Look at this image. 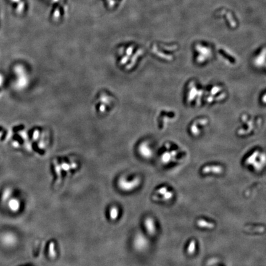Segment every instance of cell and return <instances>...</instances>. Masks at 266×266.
Returning a JSON list of instances; mask_svg holds the SVG:
<instances>
[{"label": "cell", "mask_w": 266, "mask_h": 266, "mask_svg": "<svg viewBox=\"0 0 266 266\" xmlns=\"http://www.w3.org/2000/svg\"><path fill=\"white\" fill-rule=\"evenodd\" d=\"M144 50L133 44L122 46L117 52V63L123 71L131 72L139 65Z\"/></svg>", "instance_id": "obj_1"}, {"label": "cell", "mask_w": 266, "mask_h": 266, "mask_svg": "<svg viewBox=\"0 0 266 266\" xmlns=\"http://www.w3.org/2000/svg\"><path fill=\"white\" fill-rule=\"evenodd\" d=\"M263 124L262 116L248 112L242 113L239 117L235 134L241 139L252 137L261 130Z\"/></svg>", "instance_id": "obj_2"}, {"label": "cell", "mask_w": 266, "mask_h": 266, "mask_svg": "<svg viewBox=\"0 0 266 266\" xmlns=\"http://www.w3.org/2000/svg\"><path fill=\"white\" fill-rule=\"evenodd\" d=\"M205 86L197 78L189 80L184 87V102L187 107L198 109L204 104Z\"/></svg>", "instance_id": "obj_3"}, {"label": "cell", "mask_w": 266, "mask_h": 266, "mask_svg": "<svg viewBox=\"0 0 266 266\" xmlns=\"http://www.w3.org/2000/svg\"><path fill=\"white\" fill-rule=\"evenodd\" d=\"M228 97V89L222 83H211L205 86L204 104L209 106L221 104L227 101Z\"/></svg>", "instance_id": "obj_4"}, {"label": "cell", "mask_w": 266, "mask_h": 266, "mask_svg": "<svg viewBox=\"0 0 266 266\" xmlns=\"http://www.w3.org/2000/svg\"><path fill=\"white\" fill-rule=\"evenodd\" d=\"M159 160L165 165H169L176 163L180 155L186 153L184 148L177 142L167 141L162 144L159 149Z\"/></svg>", "instance_id": "obj_5"}, {"label": "cell", "mask_w": 266, "mask_h": 266, "mask_svg": "<svg viewBox=\"0 0 266 266\" xmlns=\"http://www.w3.org/2000/svg\"><path fill=\"white\" fill-rule=\"evenodd\" d=\"M116 102L113 94L107 91H102L98 94L94 100V111L100 116L108 115L115 109Z\"/></svg>", "instance_id": "obj_6"}, {"label": "cell", "mask_w": 266, "mask_h": 266, "mask_svg": "<svg viewBox=\"0 0 266 266\" xmlns=\"http://www.w3.org/2000/svg\"><path fill=\"white\" fill-rule=\"evenodd\" d=\"M29 141L30 151L36 148L40 151H45L49 147L51 135L49 131L45 127H35L30 131Z\"/></svg>", "instance_id": "obj_7"}, {"label": "cell", "mask_w": 266, "mask_h": 266, "mask_svg": "<svg viewBox=\"0 0 266 266\" xmlns=\"http://www.w3.org/2000/svg\"><path fill=\"white\" fill-rule=\"evenodd\" d=\"M194 61L199 67H205L212 61L215 52L212 47L205 42H198L194 46Z\"/></svg>", "instance_id": "obj_8"}, {"label": "cell", "mask_w": 266, "mask_h": 266, "mask_svg": "<svg viewBox=\"0 0 266 266\" xmlns=\"http://www.w3.org/2000/svg\"><path fill=\"white\" fill-rule=\"evenodd\" d=\"M178 118L177 112L171 108H162L159 109L155 116V123L156 129L165 131L168 127L175 123Z\"/></svg>", "instance_id": "obj_9"}, {"label": "cell", "mask_w": 266, "mask_h": 266, "mask_svg": "<svg viewBox=\"0 0 266 266\" xmlns=\"http://www.w3.org/2000/svg\"><path fill=\"white\" fill-rule=\"evenodd\" d=\"M211 121L208 116L201 115L195 117L188 124L187 131L188 134L194 139L203 137L209 127Z\"/></svg>", "instance_id": "obj_10"}, {"label": "cell", "mask_w": 266, "mask_h": 266, "mask_svg": "<svg viewBox=\"0 0 266 266\" xmlns=\"http://www.w3.org/2000/svg\"><path fill=\"white\" fill-rule=\"evenodd\" d=\"M151 51L158 60L165 62H172L176 59L178 46L176 45L153 44Z\"/></svg>", "instance_id": "obj_11"}, {"label": "cell", "mask_w": 266, "mask_h": 266, "mask_svg": "<svg viewBox=\"0 0 266 266\" xmlns=\"http://www.w3.org/2000/svg\"><path fill=\"white\" fill-rule=\"evenodd\" d=\"M245 166L252 168L255 171H261L265 165V153L261 148L256 147L251 150L244 159Z\"/></svg>", "instance_id": "obj_12"}, {"label": "cell", "mask_w": 266, "mask_h": 266, "mask_svg": "<svg viewBox=\"0 0 266 266\" xmlns=\"http://www.w3.org/2000/svg\"><path fill=\"white\" fill-rule=\"evenodd\" d=\"M137 152L144 159H152L156 153L155 142L149 138H145L138 142L136 147Z\"/></svg>", "instance_id": "obj_13"}, {"label": "cell", "mask_w": 266, "mask_h": 266, "mask_svg": "<svg viewBox=\"0 0 266 266\" xmlns=\"http://www.w3.org/2000/svg\"><path fill=\"white\" fill-rule=\"evenodd\" d=\"M141 179L139 177L130 180L125 177H121L118 180V186L120 190L124 191H131L139 186Z\"/></svg>", "instance_id": "obj_14"}, {"label": "cell", "mask_w": 266, "mask_h": 266, "mask_svg": "<svg viewBox=\"0 0 266 266\" xmlns=\"http://www.w3.org/2000/svg\"><path fill=\"white\" fill-rule=\"evenodd\" d=\"M251 63L254 68L259 70H265V48H261L253 56Z\"/></svg>", "instance_id": "obj_15"}, {"label": "cell", "mask_w": 266, "mask_h": 266, "mask_svg": "<svg viewBox=\"0 0 266 266\" xmlns=\"http://www.w3.org/2000/svg\"><path fill=\"white\" fill-rule=\"evenodd\" d=\"M218 56L221 61L230 67H236L238 63L237 57L227 50L221 48L218 50Z\"/></svg>", "instance_id": "obj_16"}, {"label": "cell", "mask_w": 266, "mask_h": 266, "mask_svg": "<svg viewBox=\"0 0 266 266\" xmlns=\"http://www.w3.org/2000/svg\"><path fill=\"white\" fill-rule=\"evenodd\" d=\"M148 244V241L146 237L141 233H138L134 237L133 240V246L135 250L138 251H144L147 249Z\"/></svg>", "instance_id": "obj_17"}, {"label": "cell", "mask_w": 266, "mask_h": 266, "mask_svg": "<svg viewBox=\"0 0 266 266\" xmlns=\"http://www.w3.org/2000/svg\"><path fill=\"white\" fill-rule=\"evenodd\" d=\"M224 167L219 164H209L206 165L201 169L203 174H220L224 171Z\"/></svg>", "instance_id": "obj_18"}, {"label": "cell", "mask_w": 266, "mask_h": 266, "mask_svg": "<svg viewBox=\"0 0 266 266\" xmlns=\"http://www.w3.org/2000/svg\"><path fill=\"white\" fill-rule=\"evenodd\" d=\"M8 1L16 14L20 15L24 13L26 6L25 0H8Z\"/></svg>", "instance_id": "obj_19"}, {"label": "cell", "mask_w": 266, "mask_h": 266, "mask_svg": "<svg viewBox=\"0 0 266 266\" xmlns=\"http://www.w3.org/2000/svg\"><path fill=\"white\" fill-rule=\"evenodd\" d=\"M145 229L148 235L153 236L156 233V226L155 222L152 218L148 217L144 220Z\"/></svg>", "instance_id": "obj_20"}, {"label": "cell", "mask_w": 266, "mask_h": 266, "mask_svg": "<svg viewBox=\"0 0 266 266\" xmlns=\"http://www.w3.org/2000/svg\"><path fill=\"white\" fill-rule=\"evenodd\" d=\"M59 165L62 169V171H63L67 173L69 172L72 169H77L78 167V164L74 161H71L70 163L62 161L61 162V163H59Z\"/></svg>", "instance_id": "obj_21"}, {"label": "cell", "mask_w": 266, "mask_h": 266, "mask_svg": "<svg viewBox=\"0 0 266 266\" xmlns=\"http://www.w3.org/2000/svg\"><path fill=\"white\" fill-rule=\"evenodd\" d=\"M158 194L159 195H162L163 197V200H171L173 197V194L172 191H169L167 187H163L162 188H159L158 190Z\"/></svg>", "instance_id": "obj_22"}, {"label": "cell", "mask_w": 266, "mask_h": 266, "mask_svg": "<svg viewBox=\"0 0 266 266\" xmlns=\"http://www.w3.org/2000/svg\"><path fill=\"white\" fill-rule=\"evenodd\" d=\"M8 206L10 211L16 212L19 211L20 208V203L18 199L11 198L8 202Z\"/></svg>", "instance_id": "obj_23"}, {"label": "cell", "mask_w": 266, "mask_h": 266, "mask_svg": "<svg viewBox=\"0 0 266 266\" xmlns=\"http://www.w3.org/2000/svg\"><path fill=\"white\" fill-rule=\"evenodd\" d=\"M53 165H54V169L56 174L57 176V182L60 183L62 179V169L60 168L59 161L57 159H55L53 160Z\"/></svg>", "instance_id": "obj_24"}, {"label": "cell", "mask_w": 266, "mask_h": 266, "mask_svg": "<svg viewBox=\"0 0 266 266\" xmlns=\"http://www.w3.org/2000/svg\"><path fill=\"white\" fill-rule=\"evenodd\" d=\"M120 214V211L118 207L115 206H112L109 210L110 219L112 221H115L118 219Z\"/></svg>", "instance_id": "obj_25"}, {"label": "cell", "mask_w": 266, "mask_h": 266, "mask_svg": "<svg viewBox=\"0 0 266 266\" xmlns=\"http://www.w3.org/2000/svg\"><path fill=\"white\" fill-rule=\"evenodd\" d=\"M3 241L7 245H14L17 241V238L13 234H7L3 238Z\"/></svg>", "instance_id": "obj_26"}, {"label": "cell", "mask_w": 266, "mask_h": 266, "mask_svg": "<svg viewBox=\"0 0 266 266\" xmlns=\"http://www.w3.org/2000/svg\"><path fill=\"white\" fill-rule=\"evenodd\" d=\"M48 254L49 257L51 259H54L56 257V244L55 243L51 241L49 244L48 248Z\"/></svg>", "instance_id": "obj_27"}, {"label": "cell", "mask_w": 266, "mask_h": 266, "mask_svg": "<svg viewBox=\"0 0 266 266\" xmlns=\"http://www.w3.org/2000/svg\"><path fill=\"white\" fill-rule=\"evenodd\" d=\"M197 225L200 227L202 228H207V229H212L214 227V224L211 222H209L208 221H205L203 219L198 220L197 222Z\"/></svg>", "instance_id": "obj_28"}, {"label": "cell", "mask_w": 266, "mask_h": 266, "mask_svg": "<svg viewBox=\"0 0 266 266\" xmlns=\"http://www.w3.org/2000/svg\"><path fill=\"white\" fill-rule=\"evenodd\" d=\"M196 242L195 240H191L189 243V245L187 248V253L189 255L194 254L196 251Z\"/></svg>", "instance_id": "obj_29"}, {"label": "cell", "mask_w": 266, "mask_h": 266, "mask_svg": "<svg viewBox=\"0 0 266 266\" xmlns=\"http://www.w3.org/2000/svg\"><path fill=\"white\" fill-rule=\"evenodd\" d=\"M12 194H13V191H12L11 189H9V188L6 189L4 190L3 193L2 194V200H3V201H6L8 199H9V198L10 197V196H11Z\"/></svg>", "instance_id": "obj_30"}, {"label": "cell", "mask_w": 266, "mask_h": 266, "mask_svg": "<svg viewBox=\"0 0 266 266\" xmlns=\"http://www.w3.org/2000/svg\"><path fill=\"white\" fill-rule=\"evenodd\" d=\"M266 92L265 90H263V91L260 94L259 98V103L260 104H261L263 106L265 105V103H266Z\"/></svg>", "instance_id": "obj_31"}]
</instances>
